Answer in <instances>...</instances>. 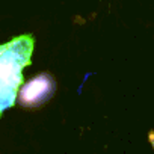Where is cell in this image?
Instances as JSON below:
<instances>
[{
    "instance_id": "1",
    "label": "cell",
    "mask_w": 154,
    "mask_h": 154,
    "mask_svg": "<svg viewBox=\"0 0 154 154\" xmlns=\"http://www.w3.org/2000/svg\"><path fill=\"white\" fill-rule=\"evenodd\" d=\"M33 36L21 35L0 45V112L15 103L23 82V68L30 65Z\"/></svg>"
},
{
    "instance_id": "2",
    "label": "cell",
    "mask_w": 154,
    "mask_h": 154,
    "mask_svg": "<svg viewBox=\"0 0 154 154\" xmlns=\"http://www.w3.org/2000/svg\"><path fill=\"white\" fill-rule=\"evenodd\" d=\"M56 91V82L48 72L32 77L18 91V103L27 109H38L48 101Z\"/></svg>"
},
{
    "instance_id": "3",
    "label": "cell",
    "mask_w": 154,
    "mask_h": 154,
    "mask_svg": "<svg viewBox=\"0 0 154 154\" xmlns=\"http://www.w3.org/2000/svg\"><path fill=\"white\" fill-rule=\"evenodd\" d=\"M148 139H149V142H151V145H152V148H154V130H152V131H149Z\"/></svg>"
}]
</instances>
